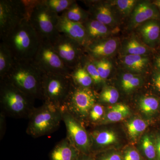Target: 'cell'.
Instances as JSON below:
<instances>
[{
  "instance_id": "1",
  "label": "cell",
  "mask_w": 160,
  "mask_h": 160,
  "mask_svg": "<svg viewBox=\"0 0 160 160\" xmlns=\"http://www.w3.org/2000/svg\"><path fill=\"white\" fill-rule=\"evenodd\" d=\"M44 73L33 59L15 60L11 69L2 80L11 83L34 99L43 101Z\"/></svg>"
},
{
  "instance_id": "2",
  "label": "cell",
  "mask_w": 160,
  "mask_h": 160,
  "mask_svg": "<svg viewBox=\"0 0 160 160\" xmlns=\"http://www.w3.org/2000/svg\"><path fill=\"white\" fill-rule=\"evenodd\" d=\"M42 41L28 19L1 39L17 61L33 59Z\"/></svg>"
},
{
  "instance_id": "3",
  "label": "cell",
  "mask_w": 160,
  "mask_h": 160,
  "mask_svg": "<svg viewBox=\"0 0 160 160\" xmlns=\"http://www.w3.org/2000/svg\"><path fill=\"white\" fill-rule=\"evenodd\" d=\"M34 98L6 80H0L1 112L14 118H29L35 109Z\"/></svg>"
},
{
  "instance_id": "4",
  "label": "cell",
  "mask_w": 160,
  "mask_h": 160,
  "mask_svg": "<svg viewBox=\"0 0 160 160\" xmlns=\"http://www.w3.org/2000/svg\"><path fill=\"white\" fill-rule=\"evenodd\" d=\"M26 133L33 138L50 134L56 131L62 121L61 108L46 102L35 108L29 116Z\"/></svg>"
},
{
  "instance_id": "5",
  "label": "cell",
  "mask_w": 160,
  "mask_h": 160,
  "mask_svg": "<svg viewBox=\"0 0 160 160\" xmlns=\"http://www.w3.org/2000/svg\"><path fill=\"white\" fill-rule=\"evenodd\" d=\"M59 17L43 0H38L29 12V20L42 41L52 43L61 34L57 29Z\"/></svg>"
},
{
  "instance_id": "6",
  "label": "cell",
  "mask_w": 160,
  "mask_h": 160,
  "mask_svg": "<svg viewBox=\"0 0 160 160\" xmlns=\"http://www.w3.org/2000/svg\"><path fill=\"white\" fill-rule=\"evenodd\" d=\"M72 86L69 75L45 72L42 84L44 102L61 108L69 96Z\"/></svg>"
},
{
  "instance_id": "7",
  "label": "cell",
  "mask_w": 160,
  "mask_h": 160,
  "mask_svg": "<svg viewBox=\"0 0 160 160\" xmlns=\"http://www.w3.org/2000/svg\"><path fill=\"white\" fill-rule=\"evenodd\" d=\"M96 101V95L92 89L76 86L72 82L69 96L61 109L66 110L80 122L88 117Z\"/></svg>"
},
{
  "instance_id": "8",
  "label": "cell",
  "mask_w": 160,
  "mask_h": 160,
  "mask_svg": "<svg viewBox=\"0 0 160 160\" xmlns=\"http://www.w3.org/2000/svg\"><path fill=\"white\" fill-rule=\"evenodd\" d=\"M26 19L29 14L23 0H0V39Z\"/></svg>"
},
{
  "instance_id": "9",
  "label": "cell",
  "mask_w": 160,
  "mask_h": 160,
  "mask_svg": "<svg viewBox=\"0 0 160 160\" xmlns=\"http://www.w3.org/2000/svg\"><path fill=\"white\" fill-rule=\"evenodd\" d=\"M33 60L40 69L46 73L70 75L73 71L65 65L52 43L48 41H42Z\"/></svg>"
},
{
  "instance_id": "10",
  "label": "cell",
  "mask_w": 160,
  "mask_h": 160,
  "mask_svg": "<svg viewBox=\"0 0 160 160\" xmlns=\"http://www.w3.org/2000/svg\"><path fill=\"white\" fill-rule=\"evenodd\" d=\"M52 44L65 65L70 69L74 70L82 64L84 59L83 49H85L77 42L60 34Z\"/></svg>"
},
{
  "instance_id": "11",
  "label": "cell",
  "mask_w": 160,
  "mask_h": 160,
  "mask_svg": "<svg viewBox=\"0 0 160 160\" xmlns=\"http://www.w3.org/2000/svg\"><path fill=\"white\" fill-rule=\"evenodd\" d=\"M61 109L67 132L66 138L81 153L87 154L92 146L91 138L80 121L66 110Z\"/></svg>"
},
{
  "instance_id": "12",
  "label": "cell",
  "mask_w": 160,
  "mask_h": 160,
  "mask_svg": "<svg viewBox=\"0 0 160 160\" xmlns=\"http://www.w3.org/2000/svg\"><path fill=\"white\" fill-rule=\"evenodd\" d=\"M57 29L61 34L69 37L85 48L90 43L86 29L81 23L69 21L63 16H59Z\"/></svg>"
},
{
  "instance_id": "13",
  "label": "cell",
  "mask_w": 160,
  "mask_h": 160,
  "mask_svg": "<svg viewBox=\"0 0 160 160\" xmlns=\"http://www.w3.org/2000/svg\"><path fill=\"white\" fill-rule=\"evenodd\" d=\"M150 20L160 21V12L152 2H141L137 4L131 14L129 28L134 29Z\"/></svg>"
},
{
  "instance_id": "14",
  "label": "cell",
  "mask_w": 160,
  "mask_h": 160,
  "mask_svg": "<svg viewBox=\"0 0 160 160\" xmlns=\"http://www.w3.org/2000/svg\"><path fill=\"white\" fill-rule=\"evenodd\" d=\"M118 46V39L107 38L94 41L85 48L90 57L95 59H106L112 55Z\"/></svg>"
},
{
  "instance_id": "15",
  "label": "cell",
  "mask_w": 160,
  "mask_h": 160,
  "mask_svg": "<svg viewBox=\"0 0 160 160\" xmlns=\"http://www.w3.org/2000/svg\"><path fill=\"white\" fill-rule=\"evenodd\" d=\"M90 18L97 20L110 28L116 26L118 20L114 12L109 5L102 2H94L90 6Z\"/></svg>"
},
{
  "instance_id": "16",
  "label": "cell",
  "mask_w": 160,
  "mask_h": 160,
  "mask_svg": "<svg viewBox=\"0 0 160 160\" xmlns=\"http://www.w3.org/2000/svg\"><path fill=\"white\" fill-rule=\"evenodd\" d=\"M80 153L66 137L56 145L49 158L50 160H78Z\"/></svg>"
},
{
  "instance_id": "17",
  "label": "cell",
  "mask_w": 160,
  "mask_h": 160,
  "mask_svg": "<svg viewBox=\"0 0 160 160\" xmlns=\"http://www.w3.org/2000/svg\"><path fill=\"white\" fill-rule=\"evenodd\" d=\"M139 32L146 46L153 48L160 38V22L150 20L138 26Z\"/></svg>"
},
{
  "instance_id": "18",
  "label": "cell",
  "mask_w": 160,
  "mask_h": 160,
  "mask_svg": "<svg viewBox=\"0 0 160 160\" xmlns=\"http://www.w3.org/2000/svg\"><path fill=\"white\" fill-rule=\"evenodd\" d=\"M86 29L90 43L94 41L105 39L110 34L111 29L97 20L89 18L83 24Z\"/></svg>"
},
{
  "instance_id": "19",
  "label": "cell",
  "mask_w": 160,
  "mask_h": 160,
  "mask_svg": "<svg viewBox=\"0 0 160 160\" xmlns=\"http://www.w3.org/2000/svg\"><path fill=\"white\" fill-rule=\"evenodd\" d=\"M122 62L123 66L128 70L140 73L147 69L149 60L146 55H127L123 57Z\"/></svg>"
},
{
  "instance_id": "20",
  "label": "cell",
  "mask_w": 160,
  "mask_h": 160,
  "mask_svg": "<svg viewBox=\"0 0 160 160\" xmlns=\"http://www.w3.org/2000/svg\"><path fill=\"white\" fill-rule=\"evenodd\" d=\"M15 60L8 47L3 42L0 43V80L3 79L11 69Z\"/></svg>"
},
{
  "instance_id": "21",
  "label": "cell",
  "mask_w": 160,
  "mask_h": 160,
  "mask_svg": "<svg viewBox=\"0 0 160 160\" xmlns=\"http://www.w3.org/2000/svg\"><path fill=\"white\" fill-rule=\"evenodd\" d=\"M70 76L73 84L79 87L91 89L90 87L94 84L92 78L82 64L73 70Z\"/></svg>"
},
{
  "instance_id": "22",
  "label": "cell",
  "mask_w": 160,
  "mask_h": 160,
  "mask_svg": "<svg viewBox=\"0 0 160 160\" xmlns=\"http://www.w3.org/2000/svg\"><path fill=\"white\" fill-rule=\"evenodd\" d=\"M62 16L72 22L82 24L90 18L89 13L81 8L76 2L64 12Z\"/></svg>"
},
{
  "instance_id": "23",
  "label": "cell",
  "mask_w": 160,
  "mask_h": 160,
  "mask_svg": "<svg viewBox=\"0 0 160 160\" xmlns=\"http://www.w3.org/2000/svg\"><path fill=\"white\" fill-rule=\"evenodd\" d=\"M150 52L148 46L141 43L135 38H132L127 41L124 47L125 55H146Z\"/></svg>"
},
{
  "instance_id": "24",
  "label": "cell",
  "mask_w": 160,
  "mask_h": 160,
  "mask_svg": "<svg viewBox=\"0 0 160 160\" xmlns=\"http://www.w3.org/2000/svg\"><path fill=\"white\" fill-rule=\"evenodd\" d=\"M92 142L98 146H107L114 143L117 138L113 132L101 131H93L91 133Z\"/></svg>"
},
{
  "instance_id": "25",
  "label": "cell",
  "mask_w": 160,
  "mask_h": 160,
  "mask_svg": "<svg viewBox=\"0 0 160 160\" xmlns=\"http://www.w3.org/2000/svg\"><path fill=\"white\" fill-rule=\"evenodd\" d=\"M130 113L128 106L117 104L112 107L106 115V119L111 122H119L127 117Z\"/></svg>"
},
{
  "instance_id": "26",
  "label": "cell",
  "mask_w": 160,
  "mask_h": 160,
  "mask_svg": "<svg viewBox=\"0 0 160 160\" xmlns=\"http://www.w3.org/2000/svg\"><path fill=\"white\" fill-rule=\"evenodd\" d=\"M45 4L53 12L58 14L67 10L75 2L73 0H43Z\"/></svg>"
},
{
  "instance_id": "27",
  "label": "cell",
  "mask_w": 160,
  "mask_h": 160,
  "mask_svg": "<svg viewBox=\"0 0 160 160\" xmlns=\"http://www.w3.org/2000/svg\"><path fill=\"white\" fill-rule=\"evenodd\" d=\"M141 80L135 74L125 73L122 76L121 84L122 89L126 92L131 91L140 86Z\"/></svg>"
},
{
  "instance_id": "28",
  "label": "cell",
  "mask_w": 160,
  "mask_h": 160,
  "mask_svg": "<svg viewBox=\"0 0 160 160\" xmlns=\"http://www.w3.org/2000/svg\"><path fill=\"white\" fill-rule=\"evenodd\" d=\"M137 2L135 0H117L112 2L113 5L124 16L131 14Z\"/></svg>"
},
{
  "instance_id": "29",
  "label": "cell",
  "mask_w": 160,
  "mask_h": 160,
  "mask_svg": "<svg viewBox=\"0 0 160 160\" xmlns=\"http://www.w3.org/2000/svg\"><path fill=\"white\" fill-rule=\"evenodd\" d=\"M159 103L157 99L152 97L142 98L140 101V109L146 114H151L157 110Z\"/></svg>"
},
{
  "instance_id": "30",
  "label": "cell",
  "mask_w": 160,
  "mask_h": 160,
  "mask_svg": "<svg viewBox=\"0 0 160 160\" xmlns=\"http://www.w3.org/2000/svg\"><path fill=\"white\" fill-rule=\"evenodd\" d=\"M92 62L97 69L100 76L104 81L109 76L111 73L112 65L106 59H95L92 58Z\"/></svg>"
},
{
  "instance_id": "31",
  "label": "cell",
  "mask_w": 160,
  "mask_h": 160,
  "mask_svg": "<svg viewBox=\"0 0 160 160\" xmlns=\"http://www.w3.org/2000/svg\"><path fill=\"white\" fill-rule=\"evenodd\" d=\"M147 124L145 121L140 119H135L127 124L129 135L132 138H135L146 130Z\"/></svg>"
},
{
  "instance_id": "32",
  "label": "cell",
  "mask_w": 160,
  "mask_h": 160,
  "mask_svg": "<svg viewBox=\"0 0 160 160\" xmlns=\"http://www.w3.org/2000/svg\"><path fill=\"white\" fill-rule=\"evenodd\" d=\"M119 97L118 92L113 87H106L100 93L99 99L103 102L115 104Z\"/></svg>"
},
{
  "instance_id": "33",
  "label": "cell",
  "mask_w": 160,
  "mask_h": 160,
  "mask_svg": "<svg viewBox=\"0 0 160 160\" xmlns=\"http://www.w3.org/2000/svg\"><path fill=\"white\" fill-rule=\"evenodd\" d=\"M82 65L90 76L95 85H100L104 81L100 76L98 71L92 59H87L84 61L83 59Z\"/></svg>"
},
{
  "instance_id": "34",
  "label": "cell",
  "mask_w": 160,
  "mask_h": 160,
  "mask_svg": "<svg viewBox=\"0 0 160 160\" xmlns=\"http://www.w3.org/2000/svg\"><path fill=\"white\" fill-rule=\"evenodd\" d=\"M142 146L146 157L150 160H154L157 155L156 147L148 136H145L143 138Z\"/></svg>"
},
{
  "instance_id": "35",
  "label": "cell",
  "mask_w": 160,
  "mask_h": 160,
  "mask_svg": "<svg viewBox=\"0 0 160 160\" xmlns=\"http://www.w3.org/2000/svg\"><path fill=\"white\" fill-rule=\"evenodd\" d=\"M104 107L99 104H95L89 111L88 117L92 122H96L101 119L104 114Z\"/></svg>"
},
{
  "instance_id": "36",
  "label": "cell",
  "mask_w": 160,
  "mask_h": 160,
  "mask_svg": "<svg viewBox=\"0 0 160 160\" xmlns=\"http://www.w3.org/2000/svg\"><path fill=\"white\" fill-rule=\"evenodd\" d=\"M123 160H141V158L137 151L135 149H129L124 155Z\"/></svg>"
},
{
  "instance_id": "37",
  "label": "cell",
  "mask_w": 160,
  "mask_h": 160,
  "mask_svg": "<svg viewBox=\"0 0 160 160\" xmlns=\"http://www.w3.org/2000/svg\"><path fill=\"white\" fill-rule=\"evenodd\" d=\"M153 85L156 89L160 92V72H156L153 76Z\"/></svg>"
},
{
  "instance_id": "38",
  "label": "cell",
  "mask_w": 160,
  "mask_h": 160,
  "mask_svg": "<svg viewBox=\"0 0 160 160\" xmlns=\"http://www.w3.org/2000/svg\"><path fill=\"white\" fill-rule=\"evenodd\" d=\"M100 160H122L121 156L117 153H113L102 158Z\"/></svg>"
},
{
  "instance_id": "39",
  "label": "cell",
  "mask_w": 160,
  "mask_h": 160,
  "mask_svg": "<svg viewBox=\"0 0 160 160\" xmlns=\"http://www.w3.org/2000/svg\"><path fill=\"white\" fill-rule=\"evenodd\" d=\"M156 150L157 160H160V138H158L156 144Z\"/></svg>"
},
{
  "instance_id": "40",
  "label": "cell",
  "mask_w": 160,
  "mask_h": 160,
  "mask_svg": "<svg viewBox=\"0 0 160 160\" xmlns=\"http://www.w3.org/2000/svg\"><path fill=\"white\" fill-rule=\"evenodd\" d=\"M78 160H93V159L91 158L88 157L86 154L81 153Z\"/></svg>"
},
{
  "instance_id": "41",
  "label": "cell",
  "mask_w": 160,
  "mask_h": 160,
  "mask_svg": "<svg viewBox=\"0 0 160 160\" xmlns=\"http://www.w3.org/2000/svg\"><path fill=\"white\" fill-rule=\"evenodd\" d=\"M152 3L158 8L160 12V0H156V1H153V2H152Z\"/></svg>"
},
{
  "instance_id": "42",
  "label": "cell",
  "mask_w": 160,
  "mask_h": 160,
  "mask_svg": "<svg viewBox=\"0 0 160 160\" xmlns=\"http://www.w3.org/2000/svg\"><path fill=\"white\" fill-rule=\"evenodd\" d=\"M156 65L159 71L160 72V56L157 58L156 60Z\"/></svg>"
}]
</instances>
